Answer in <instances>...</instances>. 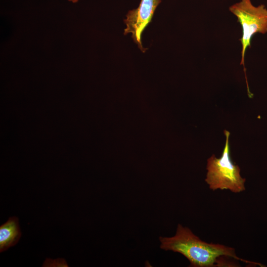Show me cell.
<instances>
[{
	"instance_id": "1",
	"label": "cell",
	"mask_w": 267,
	"mask_h": 267,
	"mask_svg": "<svg viewBox=\"0 0 267 267\" xmlns=\"http://www.w3.org/2000/svg\"><path fill=\"white\" fill-rule=\"evenodd\" d=\"M160 248L166 251L179 253L189 261L190 267H213L228 265L224 257L232 258L243 262L254 265L238 257L234 248L223 245L208 243L201 240L191 230L178 224L176 233L171 237H160Z\"/></svg>"
},
{
	"instance_id": "2",
	"label": "cell",
	"mask_w": 267,
	"mask_h": 267,
	"mask_svg": "<svg viewBox=\"0 0 267 267\" xmlns=\"http://www.w3.org/2000/svg\"><path fill=\"white\" fill-rule=\"evenodd\" d=\"M224 134L226 139L222 155L217 158L213 154L208 159L205 181L213 191L227 189L234 193H240L245 190L246 179L241 176L239 166L234 164L231 160L230 133L224 130Z\"/></svg>"
},
{
	"instance_id": "3",
	"label": "cell",
	"mask_w": 267,
	"mask_h": 267,
	"mask_svg": "<svg viewBox=\"0 0 267 267\" xmlns=\"http://www.w3.org/2000/svg\"><path fill=\"white\" fill-rule=\"evenodd\" d=\"M229 11L237 19L241 26L242 34L240 65H245V57L248 47L251 46L252 37L256 34L267 33V8L264 4L254 5L251 0H240L229 7Z\"/></svg>"
},
{
	"instance_id": "4",
	"label": "cell",
	"mask_w": 267,
	"mask_h": 267,
	"mask_svg": "<svg viewBox=\"0 0 267 267\" xmlns=\"http://www.w3.org/2000/svg\"><path fill=\"white\" fill-rule=\"evenodd\" d=\"M161 2V0H141L138 7L129 10L124 20L126 26L124 35L131 34L134 42L142 52H145L147 48L143 47L142 33L151 22L157 7Z\"/></svg>"
},
{
	"instance_id": "5",
	"label": "cell",
	"mask_w": 267,
	"mask_h": 267,
	"mask_svg": "<svg viewBox=\"0 0 267 267\" xmlns=\"http://www.w3.org/2000/svg\"><path fill=\"white\" fill-rule=\"evenodd\" d=\"M21 236L18 218L10 217L0 226V252L15 246Z\"/></svg>"
},
{
	"instance_id": "6",
	"label": "cell",
	"mask_w": 267,
	"mask_h": 267,
	"mask_svg": "<svg viewBox=\"0 0 267 267\" xmlns=\"http://www.w3.org/2000/svg\"><path fill=\"white\" fill-rule=\"evenodd\" d=\"M43 267H68L66 260L63 258H57L54 260L46 258Z\"/></svg>"
},
{
	"instance_id": "7",
	"label": "cell",
	"mask_w": 267,
	"mask_h": 267,
	"mask_svg": "<svg viewBox=\"0 0 267 267\" xmlns=\"http://www.w3.org/2000/svg\"><path fill=\"white\" fill-rule=\"evenodd\" d=\"M68 1L70 2H72L73 3H76L78 2L80 0H67Z\"/></svg>"
}]
</instances>
